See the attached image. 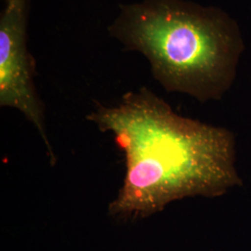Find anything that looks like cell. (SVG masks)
<instances>
[{"instance_id":"cell-1","label":"cell","mask_w":251,"mask_h":251,"mask_svg":"<svg viewBox=\"0 0 251 251\" xmlns=\"http://www.w3.org/2000/svg\"><path fill=\"white\" fill-rule=\"evenodd\" d=\"M111 133L126 173L108 215L137 221L187 198H218L240 186L235 136L179 116L148 88L125 93L114 106L97 103L86 117Z\"/></svg>"},{"instance_id":"cell-2","label":"cell","mask_w":251,"mask_h":251,"mask_svg":"<svg viewBox=\"0 0 251 251\" xmlns=\"http://www.w3.org/2000/svg\"><path fill=\"white\" fill-rule=\"evenodd\" d=\"M108 33L143 54L165 90L200 102L219 100L231 89L245 49L237 23L225 11L187 0L123 4Z\"/></svg>"},{"instance_id":"cell-3","label":"cell","mask_w":251,"mask_h":251,"mask_svg":"<svg viewBox=\"0 0 251 251\" xmlns=\"http://www.w3.org/2000/svg\"><path fill=\"white\" fill-rule=\"evenodd\" d=\"M27 0H10L0 15V106L15 109L34 126L50 166L57 156L46 130L45 106L35 86L36 63L27 47Z\"/></svg>"},{"instance_id":"cell-4","label":"cell","mask_w":251,"mask_h":251,"mask_svg":"<svg viewBox=\"0 0 251 251\" xmlns=\"http://www.w3.org/2000/svg\"><path fill=\"white\" fill-rule=\"evenodd\" d=\"M9 1H10V0H5V2L7 3V2H9Z\"/></svg>"}]
</instances>
